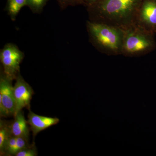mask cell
<instances>
[{
	"mask_svg": "<svg viewBox=\"0 0 156 156\" xmlns=\"http://www.w3.org/2000/svg\"><path fill=\"white\" fill-rule=\"evenodd\" d=\"M23 56V53L15 45L9 44L4 47L0 53V59L5 76L12 80L16 79Z\"/></svg>",
	"mask_w": 156,
	"mask_h": 156,
	"instance_id": "obj_4",
	"label": "cell"
},
{
	"mask_svg": "<svg viewBox=\"0 0 156 156\" xmlns=\"http://www.w3.org/2000/svg\"><path fill=\"white\" fill-rule=\"evenodd\" d=\"M10 124L4 120L0 121V154L2 152L7 140L12 135Z\"/></svg>",
	"mask_w": 156,
	"mask_h": 156,
	"instance_id": "obj_11",
	"label": "cell"
},
{
	"mask_svg": "<svg viewBox=\"0 0 156 156\" xmlns=\"http://www.w3.org/2000/svg\"><path fill=\"white\" fill-rule=\"evenodd\" d=\"M143 0H100L92 6L95 22L123 30L134 25Z\"/></svg>",
	"mask_w": 156,
	"mask_h": 156,
	"instance_id": "obj_1",
	"label": "cell"
},
{
	"mask_svg": "<svg viewBox=\"0 0 156 156\" xmlns=\"http://www.w3.org/2000/svg\"><path fill=\"white\" fill-rule=\"evenodd\" d=\"M46 0H27V5L34 9L38 10L41 9Z\"/></svg>",
	"mask_w": 156,
	"mask_h": 156,
	"instance_id": "obj_14",
	"label": "cell"
},
{
	"mask_svg": "<svg viewBox=\"0 0 156 156\" xmlns=\"http://www.w3.org/2000/svg\"><path fill=\"white\" fill-rule=\"evenodd\" d=\"M14 121L10 124L12 136L23 137L29 140L30 129L27 121L26 120L22 111L18 112L14 116Z\"/></svg>",
	"mask_w": 156,
	"mask_h": 156,
	"instance_id": "obj_9",
	"label": "cell"
},
{
	"mask_svg": "<svg viewBox=\"0 0 156 156\" xmlns=\"http://www.w3.org/2000/svg\"><path fill=\"white\" fill-rule=\"evenodd\" d=\"M16 80V83L13 87V92L16 106L15 115L18 112L22 111L23 108L30 109V101L34 93L31 87L19 74Z\"/></svg>",
	"mask_w": 156,
	"mask_h": 156,
	"instance_id": "obj_7",
	"label": "cell"
},
{
	"mask_svg": "<svg viewBox=\"0 0 156 156\" xmlns=\"http://www.w3.org/2000/svg\"><path fill=\"white\" fill-rule=\"evenodd\" d=\"M27 117V122L34 137L36 136L39 132L51 126L57 125L59 122L58 118L40 115L36 114L30 109Z\"/></svg>",
	"mask_w": 156,
	"mask_h": 156,
	"instance_id": "obj_8",
	"label": "cell"
},
{
	"mask_svg": "<svg viewBox=\"0 0 156 156\" xmlns=\"http://www.w3.org/2000/svg\"><path fill=\"white\" fill-rule=\"evenodd\" d=\"M87 27L92 41L98 49L108 55L122 54L124 31L95 21H89Z\"/></svg>",
	"mask_w": 156,
	"mask_h": 156,
	"instance_id": "obj_2",
	"label": "cell"
},
{
	"mask_svg": "<svg viewBox=\"0 0 156 156\" xmlns=\"http://www.w3.org/2000/svg\"><path fill=\"white\" fill-rule=\"evenodd\" d=\"M122 54L127 56H140L154 46L152 33L133 25L124 30Z\"/></svg>",
	"mask_w": 156,
	"mask_h": 156,
	"instance_id": "obj_3",
	"label": "cell"
},
{
	"mask_svg": "<svg viewBox=\"0 0 156 156\" xmlns=\"http://www.w3.org/2000/svg\"><path fill=\"white\" fill-rule=\"evenodd\" d=\"M89 5H94L95 3H97L98 1L100 0H85Z\"/></svg>",
	"mask_w": 156,
	"mask_h": 156,
	"instance_id": "obj_15",
	"label": "cell"
},
{
	"mask_svg": "<svg viewBox=\"0 0 156 156\" xmlns=\"http://www.w3.org/2000/svg\"><path fill=\"white\" fill-rule=\"evenodd\" d=\"M26 5H27V0H9V11L11 17H15L21 8Z\"/></svg>",
	"mask_w": 156,
	"mask_h": 156,
	"instance_id": "obj_12",
	"label": "cell"
},
{
	"mask_svg": "<svg viewBox=\"0 0 156 156\" xmlns=\"http://www.w3.org/2000/svg\"><path fill=\"white\" fill-rule=\"evenodd\" d=\"M134 25L153 32L156 28V0H143L136 14Z\"/></svg>",
	"mask_w": 156,
	"mask_h": 156,
	"instance_id": "obj_5",
	"label": "cell"
},
{
	"mask_svg": "<svg viewBox=\"0 0 156 156\" xmlns=\"http://www.w3.org/2000/svg\"><path fill=\"white\" fill-rule=\"evenodd\" d=\"M37 156V151L34 144L30 146L17 153L15 156Z\"/></svg>",
	"mask_w": 156,
	"mask_h": 156,
	"instance_id": "obj_13",
	"label": "cell"
},
{
	"mask_svg": "<svg viewBox=\"0 0 156 156\" xmlns=\"http://www.w3.org/2000/svg\"><path fill=\"white\" fill-rule=\"evenodd\" d=\"M28 141L23 137L11 135L6 142L1 156H15L20 151L30 146Z\"/></svg>",
	"mask_w": 156,
	"mask_h": 156,
	"instance_id": "obj_10",
	"label": "cell"
},
{
	"mask_svg": "<svg viewBox=\"0 0 156 156\" xmlns=\"http://www.w3.org/2000/svg\"><path fill=\"white\" fill-rule=\"evenodd\" d=\"M12 80L5 76L0 79V116H14L16 112Z\"/></svg>",
	"mask_w": 156,
	"mask_h": 156,
	"instance_id": "obj_6",
	"label": "cell"
}]
</instances>
